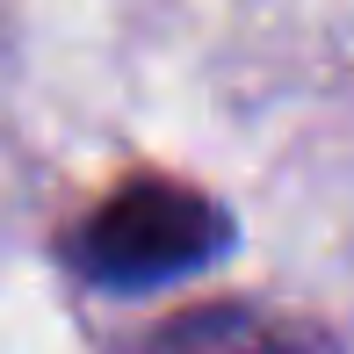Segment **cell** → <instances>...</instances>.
<instances>
[{
	"label": "cell",
	"mask_w": 354,
	"mask_h": 354,
	"mask_svg": "<svg viewBox=\"0 0 354 354\" xmlns=\"http://www.w3.org/2000/svg\"><path fill=\"white\" fill-rule=\"evenodd\" d=\"M232 253V217L203 188L181 181H123L87 224L73 232V268L94 289H167L203 275Z\"/></svg>",
	"instance_id": "cell-1"
}]
</instances>
